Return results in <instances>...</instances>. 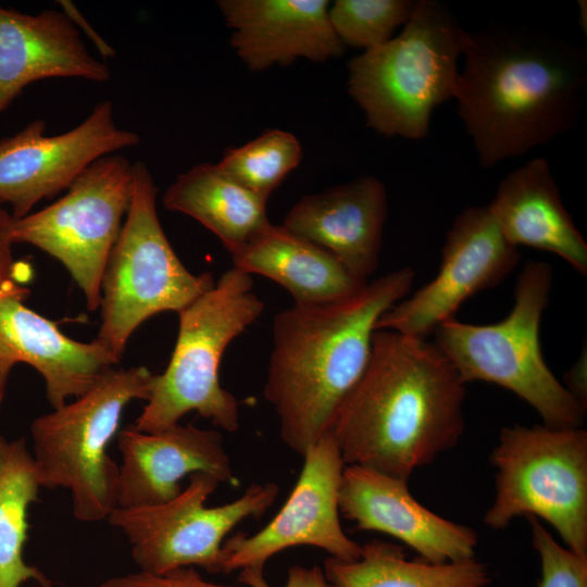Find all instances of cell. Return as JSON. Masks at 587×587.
<instances>
[{
	"label": "cell",
	"instance_id": "cell-33",
	"mask_svg": "<svg viewBox=\"0 0 587 587\" xmlns=\"http://www.w3.org/2000/svg\"><path fill=\"white\" fill-rule=\"evenodd\" d=\"M566 389L584 405L586 400V353L582 354L575 365L564 376Z\"/></svg>",
	"mask_w": 587,
	"mask_h": 587
},
{
	"label": "cell",
	"instance_id": "cell-10",
	"mask_svg": "<svg viewBox=\"0 0 587 587\" xmlns=\"http://www.w3.org/2000/svg\"><path fill=\"white\" fill-rule=\"evenodd\" d=\"M133 193V163L110 154L89 165L52 204L14 218L12 240L59 260L83 290L89 311L101 302L105 265Z\"/></svg>",
	"mask_w": 587,
	"mask_h": 587
},
{
	"label": "cell",
	"instance_id": "cell-28",
	"mask_svg": "<svg viewBox=\"0 0 587 587\" xmlns=\"http://www.w3.org/2000/svg\"><path fill=\"white\" fill-rule=\"evenodd\" d=\"M541 564L539 587H587V558L560 546L535 516H526Z\"/></svg>",
	"mask_w": 587,
	"mask_h": 587
},
{
	"label": "cell",
	"instance_id": "cell-15",
	"mask_svg": "<svg viewBox=\"0 0 587 587\" xmlns=\"http://www.w3.org/2000/svg\"><path fill=\"white\" fill-rule=\"evenodd\" d=\"M338 505L340 515L353 521L355 529L390 535L428 563L474 558L477 534L422 505L410 492L408 480L361 465H345Z\"/></svg>",
	"mask_w": 587,
	"mask_h": 587
},
{
	"label": "cell",
	"instance_id": "cell-26",
	"mask_svg": "<svg viewBox=\"0 0 587 587\" xmlns=\"http://www.w3.org/2000/svg\"><path fill=\"white\" fill-rule=\"evenodd\" d=\"M302 158L298 138L286 130L268 129L251 141L227 150L217 167L246 189L268 200Z\"/></svg>",
	"mask_w": 587,
	"mask_h": 587
},
{
	"label": "cell",
	"instance_id": "cell-22",
	"mask_svg": "<svg viewBox=\"0 0 587 587\" xmlns=\"http://www.w3.org/2000/svg\"><path fill=\"white\" fill-rule=\"evenodd\" d=\"M233 267L284 287L294 304L315 305L345 299L367 283L353 277L329 252L272 223L230 254Z\"/></svg>",
	"mask_w": 587,
	"mask_h": 587
},
{
	"label": "cell",
	"instance_id": "cell-34",
	"mask_svg": "<svg viewBox=\"0 0 587 587\" xmlns=\"http://www.w3.org/2000/svg\"><path fill=\"white\" fill-rule=\"evenodd\" d=\"M8 375L7 373H2L0 372V403L3 399V396H4V391H5V386H7V380H8Z\"/></svg>",
	"mask_w": 587,
	"mask_h": 587
},
{
	"label": "cell",
	"instance_id": "cell-23",
	"mask_svg": "<svg viewBox=\"0 0 587 587\" xmlns=\"http://www.w3.org/2000/svg\"><path fill=\"white\" fill-rule=\"evenodd\" d=\"M163 204L198 221L230 254L271 223L267 200L240 186L212 163L197 164L178 175L165 190Z\"/></svg>",
	"mask_w": 587,
	"mask_h": 587
},
{
	"label": "cell",
	"instance_id": "cell-5",
	"mask_svg": "<svg viewBox=\"0 0 587 587\" xmlns=\"http://www.w3.org/2000/svg\"><path fill=\"white\" fill-rule=\"evenodd\" d=\"M552 283L549 264L525 262L514 286V304L503 320L477 325L451 319L434 332V342L465 385H499L533 407L544 425L582 427L586 407L553 375L540 348V323Z\"/></svg>",
	"mask_w": 587,
	"mask_h": 587
},
{
	"label": "cell",
	"instance_id": "cell-4",
	"mask_svg": "<svg viewBox=\"0 0 587 587\" xmlns=\"http://www.w3.org/2000/svg\"><path fill=\"white\" fill-rule=\"evenodd\" d=\"M467 39L449 8L417 0L400 34L348 63V91L386 137L425 138L433 111L454 99Z\"/></svg>",
	"mask_w": 587,
	"mask_h": 587
},
{
	"label": "cell",
	"instance_id": "cell-19",
	"mask_svg": "<svg viewBox=\"0 0 587 587\" xmlns=\"http://www.w3.org/2000/svg\"><path fill=\"white\" fill-rule=\"evenodd\" d=\"M230 43L252 71L288 65L298 58L324 62L345 46L328 17L327 0H220Z\"/></svg>",
	"mask_w": 587,
	"mask_h": 587
},
{
	"label": "cell",
	"instance_id": "cell-29",
	"mask_svg": "<svg viewBox=\"0 0 587 587\" xmlns=\"http://www.w3.org/2000/svg\"><path fill=\"white\" fill-rule=\"evenodd\" d=\"M100 587H233L205 580L193 567H179L164 573L139 571L113 576Z\"/></svg>",
	"mask_w": 587,
	"mask_h": 587
},
{
	"label": "cell",
	"instance_id": "cell-18",
	"mask_svg": "<svg viewBox=\"0 0 587 587\" xmlns=\"http://www.w3.org/2000/svg\"><path fill=\"white\" fill-rule=\"evenodd\" d=\"M387 212L384 184L363 176L301 197L282 225L325 249L358 280L369 283L378 267Z\"/></svg>",
	"mask_w": 587,
	"mask_h": 587
},
{
	"label": "cell",
	"instance_id": "cell-14",
	"mask_svg": "<svg viewBox=\"0 0 587 587\" xmlns=\"http://www.w3.org/2000/svg\"><path fill=\"white\" fill-rule=\"evenodd\" d=\"M41 118L0 139V202L10 203L13 217L67 188L98 159L135 147L137 133L121 128L110 100L98 102L76 127L45 135Z\"/></svg>",
	"mask_w": 587,
	"mask_h": 587
},
{
	"label": "cell",
	"instance_id": "cell-11",
	"mask_svg": "<svg viewBox=\"0 0 587 587\" xmlns=\"http://www.w3.org/2000/svg\"><path fill=\"white\" fill-rule=\"evenodd\" d=\"M220 484L211 474L195 473L171 500L117 507L107 520L127 538L140 571L164 573L196 565L216 574L227 534L243 520L262 516L279 492L275 483L253 484L232 502L205 507Z\"/></svg>",
	"mask_w": 587,
	"mask_h": 587
},
{
	"label": "cell",
	"instance_id": "cell-1",
	"mask_svg": "<svg viewBox=\"0 0 587 587\" xmlns=\"http://www.w3.org/2000/svg\"><path fill=\"white\" fill-rule=\"evenodd\" d=\"M454 100L484 168L524 155L579 120L586 50L511 24L467 32Z\"/></svg>",
	"mask_w": 587,
	"mask_h": 587
},
{
	"label": "cell",
	"instance_id": "cell-6",
	"mask_svg": "<svg viewBox=\"0 0 587 587\" xmlns=\"http://www.w3.org/2000/svg\"><path fill=\"white\" fill-rule=\"evenodd\" d=\"M263 310V301L253 292L252 276L232 267L178 311L171 360L157 374L147 404L133 425L141 432H159L193 411L226 432H236L239 402L220 384V363L228 345Z\"/></svg>",
	"mask_w": 587,
	"mask_h": 587
},
{
	"label": "cell",
	"instance_id": "cell-35",
	"mask_svg": "<svg viewBox=\"0 0 587 587\" xmlns=\"http://www.w3.org/2000/svg\"><path fill=\"white\" fill-rule=\"evenodd\" d=\"M21 288H23V287H20V288H16V289H0V292H1V291H11V290H17V289H21Z\"/></svg>",
	"mask_w": 587,
	"mask_h": 587
},
{
	"label": "cell",
	"instance_id": "cell-13",
	"mask_svg": "<svg viewBox=\"0 0 587 587\" xmlns=\"http://www.w3.org/2000/svg\"><path fill=\"white\" fill-rule=\"evenodd\" d=\"M519 248L508 241L487 205L461 211L448 230L438 274L376 322L375 330H392L426 339L454 319L473 295L500 284L519 264Z\"/></svg>",
	"mask_w": 587,
	"mask_h": 587
},
{
	"label": "cell",
	"instance_id": "cell-12",
	"mask_svg": "<svg viewBox=\"0 0 587 587\" xmlns=\"http://www.w3.org/2000/svg\"><path fill=\"white\" fill-rule=\"evenodd\" d=\"M303 465L287 501L258 533H237L222 545L216 574L264 569L283 550L312 546L329 557L352 561L362 546L350 539L339 520V489L345 462L327 430L302 457Z\"/></svg>",
	"mask_w": 587,
	"mask_h": 587
},
{
	"label": "cell",
	"instance_id": "cell-9",
	"mask_svg": "<svg viewBox=\"0 0 587 587\" xmlns=\"http://www.w3.org/2000/svg\"><path fill=\"white\" fill-rule=\"evenodd\" d=\"M490 461L496 492L484 523L502 529L516 516L540 517L567 549L587 558V432L507 426Z\"/></svg>",
	"mask_w": 587,
	"mask_h": 587
},
{
	"label": "cell",
	"instance_id": "cell-8",
	"mask_svg": "<svg viewBox=\"0 0 587 587\" xmlns=\"http://www.w3.org/2000/svg\"><path fill=\"white\" fill-rule=\"evenodd\" d=\"M157 193L148 166L134 162L126 220L102 277L96 337L116 364L142 322L160 312L180 311L215 283L211 273L189 272L175 253L158 216Z\"/></svg>",
	"mask_w": 587,
	"mask_h": 587
},
{
	"label": "cell",
	"instance_id": "cell-25",
	"mask_svg": "<svg viewBox=\"0 0 587 587\" xmlns=\"http://www.w3.org/2000/svg\"><path fill=\"white\" fill-rule=\"evenodd\" d=\"M41 488L33 454L23 438L0 435V587H20L34 579L52 587L43 573L23 559L27 538V510Z\"/></svg>",
	"mask_w": 587,
	"mask_h": 587
},
{
	"label": "cell",
	"instance_id": "cell-32",
	"mask_svg": "<svg viewBox=\"0 0 587 587\" xmlns=\"http://www.w3.org/2000/svg\"><path fill=\"white\" fill-rule=\"evenodd\" d=\"M62 8V12L78 29L80 28L85 35L92 40L93 45L103 58H114L116 52L97 32L91 27L87 20L83 16L79 10L68 0L58 1Z\"/></svg>",
	"mask_w": 587,
	"mask_h": 587
},
{
	"label": "cell",
	"instance_id": "cell-30",
	"mask_svg": "<svg viewBox=\"0 0 587 587\" xmlns=\"http://www.w3.org/2000/svg\"><path fill=\"white\" fill-rule=\"evenodd\" d=\"M238 582L247 587H272L265 579L263 569L250 567L239 571ZM283 587H337L329 582L324 571L314 565L305 567L292 565L288 570L287 582Z\"/></svg>",
	"mask_w": 587,
	"mask_h": 587
},
{
	"label": "cell",
	"instance_id": "cell-31",
	"mask_svg": "<svg viewBox=\"0 0 587 587\" xmlns=\"http://www.w3.org/2000/svg\"><path fill=\"white\" fill-rule=\"evenodd\" d=\"M14 217L0 205V289H16L21 283L29 278V272H23L22 263H17L12 254V225Z\"/></svg>",
	"mask_w": 587,
	"mask_h": 587
},
{
	"label": "cell",
	"instance_id": "cell-17",
	"mask_svg": "<svg viewBox=\"0 0 587 587\" xmlns=\"http://www.w3.org/2000/svg\"><path fill=\"white\" fill-rule=\"evenodd\" d=\"M29 289L0 292V372L9 374L18 362L32 365L46 384L52 409L89 390L116 365L96 339L80 342L57 324L27 308Z\"/></svg>",
	"mask_w": 587,
	"mask_h": 587
},
{
	"label": "cell",
	"instance_id": "cell-3",
	"mask_svg": "<svg viewBox=\"0 0 587 587\" xmlns=\"http://www.w3.org/2000/svg\"><path fill=\"white\" fill-rule=\"evenodd\" d=\"M410 266L370 280L337 301L292 304L273 320V347L263 395L274 408L283 441L303 457L328 430L371 354L378 319L414 280Z\"/></svg>",
	"mask_w": 587,
	"mask_h": 587
},
{
	"label": "cell",
	"instance_id": "cell-7",
	"mask_svg": "<svg viewBox=\"0 0 587 587\" xmlns=\"http://www.w3.org/2000/svg\"><path fill=\"white\" fill-rule=\"evenodd\" d=\"M155 376L146 366L113 367L74 401L33 421L41 487L67 489L77 520L103 521L117 508L120 465L108 446L127 404L149 399Z\"/></svg>",
	"mask_w": 587,
	"mask_h": 587
},
{
	"label": "cell",
	"instance_id": "cell-24",
	"mask_svg": "<svg viewBox=\"0 0 587 587\" xmlns=\"http://www.w3.org/2000/svg\"><path fill=\"white\" fill-rule=\"evenodd\" d=\"M324 573L337 587H487L490 573L474 558L441 564L409 561L402 547L384 540L362 546L352 561L327 557Z\"/></svg>",
	"mask_w": 587,
	"mask_h": 587
},
{
	"label": "cell",
	"instance_id": "cell-27",
	"mask_svg": "<svg viewBox=\"0 0 587 587\" xmlns=\"http://www.w3.org/2000/svg\"><path fill=\"white\" fill-rule=\"evenodd\" d=\"M415 4L416 0H337L329 4L328 17L344 46L366 51L391 39Z\"/></svg>",
	"mask_w": 587,
	"mask_h": 587
},
{
	"label": "cell",
	"instance_id": "cell-21",
	"mask_svg": "<svg viewBox=\"0 0 587 587\" xmlns=\"http://www.w3.org/2000/svg\"><path fill=\"white\" fill-rule=\"evenodd\" d=\"M487 207L509 242L557 254L587 275V243L546 159L533 158L510 172Z\"/></svg>",
	"mask_w": 587,
	"mask_h": 587
},
{
	"label": "cell",
	"instance_id": "cell-16",
	"mask_svg": "<svg viewBox=\"0 0 587 587\" xmlns=\"http://www.w3.org/2000/svg\"><path fill=\"white\" fill-rule=\"evenodd\" d=\"M122 462L117 507L133 508L163 503L182 491L180 480L195 473H208L221 483L236 478L218 430L179 423L146 433L133 424L117 435Z\"/></svg>",
	"mask_w": 587,
	"mask_h": 587
},
{
	"label": "cell",
	"instance_id": "cell-20",
	"mask_svg": "<svg viewBox=\"0 0 587 587\" xmlns=\"http://www.w3.org/2000/svg\"><path fill=\"white\" fill-rule=\"evenodd\" d=\"M51 77L104 83L111 71L89 53L62 11L27 14L0 7V114L26 86Z\"/></svg>",
	"mask_w": 587,
	"mask_h": 587
},
{
	"label": "cell",
	"instance_id": "cell-2",
	"mask_svg": "<svg viewBox=\"0 0 587 587\" xmlns=\"http://www.w3.org/2000/svg\"><path fill=\"white\" fill-rule=\"evenodd\" d=\"M465 384L434 341L375 330L362 375L328 432L346 465L409 480L464 432Z\"/></svg>",
	"mask_w": 587,
	"mask_h": 587
}]
</instances>
